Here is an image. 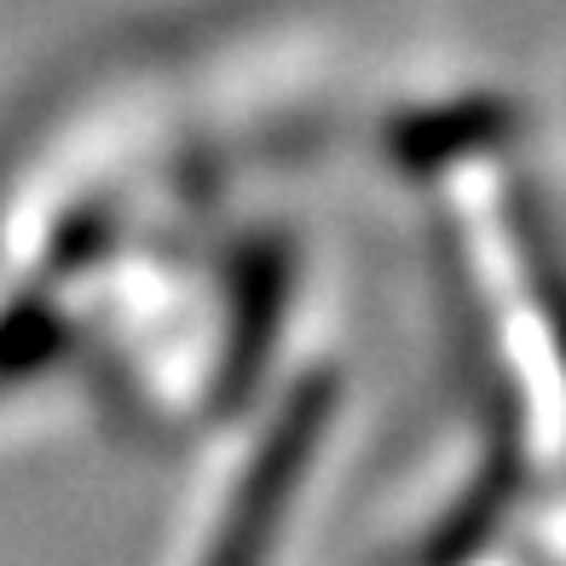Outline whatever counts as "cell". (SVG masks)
<instances>
[{"label": "cell", "mask_w": 566, "mask_h": 566, "mask_svg": "<svg viewBox=\"0 0 566 566\" xmlns=\"http://www.w3.org/2000/svg\"><path fill=\"white\" fill-rule=\"evenodd\" d=\"M329 405H336V381L313 376L272 410V422L261 428V446L226 480V497L214 503L209 537H202L191 566H272V555L283 544V521L295 509V492L318 457Z\"/></svg>", "instance_id": "cell-1"}]
</instances>
